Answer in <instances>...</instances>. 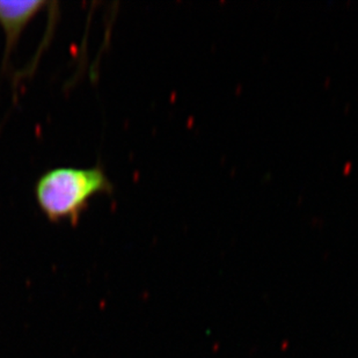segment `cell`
<instances>
[{
  "instance_id": "1",
  "label": "cell",
  "mask_w": 358,
  "mask_h": 358,
  "mask_svg": "<svg viewBox=\"0 0 358 358\" xmlns=\"http://www.w3.org/2000/svg\"><path fill=\"white\" fill-rule=\"evenodd\" d=\"M112 181L101 166L90 169L57 167L44 173L35 185V199L52 223L68 220L77 225L92 199L112 194Z\"/></svg>"
},
{
  "instance_id": "2",
  "label": "cell",
  "mask_w": 358,
  "mask_h": 358,
  "mask_svg": "<svg viewBox=\"0 0 358 358\" xmlns=\"http://www.w3.org/2000/svg\"><path fill=\"white\" fill-rule=\"evenodd\" d=\"M47 1L31 0V1H7L0 0V27L3 28L6 38V57L17 45L21 34L24 33L29 22L34 19Z\"/></svg>"
}]
</instances>
